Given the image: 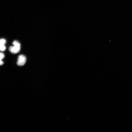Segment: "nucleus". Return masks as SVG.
Returning a JSON list of instances; mask_svg holds the SVG:
<instances>
[{
    "instance_id": "obj_5",
    "label": "nucleus",
    "mask_w": 132,
    "mask_h": 132,
    "mask_svg": "<svg viewBox=\"0 0 132 132\" xmlns=\"http://www.w3.org/2000/svg\"><path fill=\"white\" fill-rule=\"evenodd\" d=\"M6 47L4 45H0V51H5Z\"/></svg>"
},
{
    "instance_id": "obj_4",
    "label": "nucleus",
    "mask_w": 132,
    "mask_h": 132,
    "mask_svg": "<svg viewBox=\"0 0 132 132\" xmlns=\"http://www.w3.org/2000/svg\"><path fill=\"white\" fill-rule=\"evenodd\" d=\"M6 42V40L4 39L0 40V45H4Z\"/></svg>"
},
{
    "instance_id": "obj_1",
    "label": "nucleus",
    "mask_w": 132,
    "mask_h": 132,
    "mask_svg": "<svg viewBox=\"0 0 132 132\" xmlns=\"http://www.w3.org/2000/svg\"><path fill=\"white\" fill-rule=\"evenodd\" d=\"M13 44L14 46L9 48L10 52L13 54H16L19 53L21 49L20 43L18 41L15 40L13 42Z\"/></svg>"
},
{
    "instance_id": "obj_3",
    "label": "nucleus",
    "mask_w": 132,
    "mask_h": 132,
    "mask_svg": "<svg viewBox=\"0 0 132 132\" xmlns=\"http://www.w3.org/2000/svg\"><path fill=\"white\" fill-rule=\"evenodd\" d=\"M4 57V54L0 52V65H2L4 63V62L2 60Z\"/></svg>"
},
{
    "instance_id": "obj_2",
    "label": "nucleus",
    "mask_w": 132,
    "mask_h": 132,
    "mask_svg": "<svg viewBox=\"0 0 132 132\" xmlns=\"http://www.w3.org/2000/svg\"><path fill=\"white\" fill-rule=\"evenodd\" d=\"M26 60V58L25 56L23 55H20L18 57L17 64L20 66H23L25 64Z\"/></svg>"
}]
</instances>
